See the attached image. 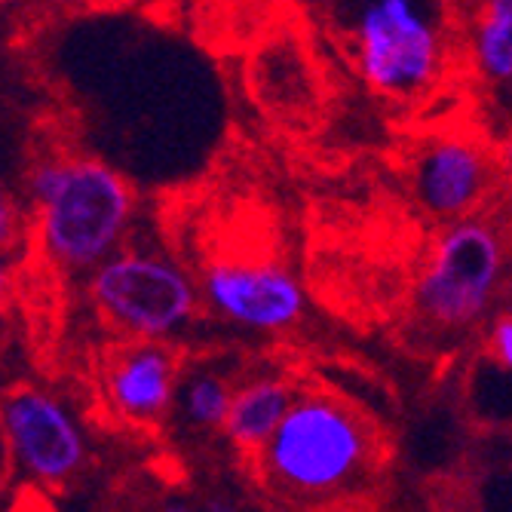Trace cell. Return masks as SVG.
<instances>
[{
    "instance_id": "1",
    "label": "cell",
    "mask_w": 512,
    "mask_h": 512,
    "mask_svg": "<svg viewBox=\"0 0 512 512\" xmlns=\"http://www.w3.org/2000/svg\"><path fill=\"white\" fill-rule=\"evenodd\" d=\"M37 240L62 270H99L117 255L132 221V191L120 172L92 157L43 160L28 175Z\"/></svg>"
},
{
    "instance_id": "2",
    "label": "cell",
    "mask_w": 512,
    "mask_h": 512,
    "mask_svg": "<svg viewBox=\"0 0 512 512\" xmlns=\"http://www.w3.org/2000/svg\"><path fill=\"white\" fill-rule=\"evenodd\" d=\"M368 460L359 417L332 396H295L286 421L261 451L267 479L295 497H325L350 485Z\"/></svg>"
},
{
    "instance_id": "3",
    "label": "cell",
    "mask_w": 512,
    "mask_h": 512,
    "mask_svg": "<svg viewBox=\"0 0 512 512\" xmlns=\"http://www.w3.org/2000/svg\"><path fill=\"white\" fill-rule=\"evenodd\" d=\"M353 50L365 83L381 96H417L442 68L436 19L414 0H371L353 16Z\"/></svg>"
},
{
    "instance_id": "4",
    "label": "cell",
    "mask_w": 512,
    "mask_h": 512,
    "mask_svg": "<svg viewBox=\"0 0 512 512\" xmlns=\"http://www.w3.org/2000/svg\"><path fill=\"white\" fill-rule=\"evenodd\" d=\"M89 295L126 335L148 344L191 322L197 289L175 261L151 252H117L89 276Z\"/></svg>"
},
{
    "instance_id": "5",
    "label": "cell",
    "mask_w": 512,
    "mask_h": 512,
    "mask_svg": "<svg viewBox=\"0 0 512 512\" xmlns=\"http://www.w3.org/2000/svg\"><path fill=\"white\" fill-rule=\"evenodd\" d=\"M503 273V249L497 234L482 221L451 224L433 249L414 301L442 329L473 325L491 304Z\"/></svg>"
},
{
    "instance_id": "6",
    "label": "cell",
    "mask_w": 512,
    "mask_h": 512,
    "mask_svg": "<svg viewBox=\"0 0 512 512\" xmlns=\"http://www.w3.org/2000/svg\"><path fill=\"white\" fill-rule=\"evenodd\" d=\"M0 427L16 473L37 485H68L86 463V436L71 408L31 384L0 393Z\"/></svg>"
},
{
    "instance_id": "7",
    "label": "cell",
    "mask_w": 512,
    "mask_h": 512,
    "mask_svg": "<svg viewBox=\"0 0 512 512\" xmlns=\"http://www.w3.org/2000/svg\"><path fill=\"white\" fill-rule=\"evenodd\" d=\"M203 295L218 316L255 332L289 329L307 307L304 286L273 264L212 261L203 273Z\"/></svg>"
},
{
    "instance_id": "8",
    "label": "cell",
    "mask_w": 512,
    "mask_h": 512,
    "mask_svg": "<svg viewBox=\"0 0 512 512\" xmlns=\"http://www.w3.org/2000/svg\"><path fill=\"white\" fill-rule=\"evenodd\" d=\"M488 163L485 154L467 138H445L436 142L417 163L414 191L424 209L436 218L467 215L485 194Z\"/></svg>"
},
{
    "instance_id": "9",
    "label": "cell",
    "mask_w": 512,
    "mask_h": 512,
    "mask_svg": "<svg viewBox=\"0 0 512 512\" xmlns=\"http://www.w3.org/2000/svg\"><path fill=\"white\" fill-rule=\"evenodd\" d=\"M105 393L126 421H157L175 396V356L148 341L123 350L108 368Z\"/></svg>"
},
{
    "instance_id": "10",
    "label": "cell",
    "mask_w": 512,
    "mask_h": 512,
    "mask_svg": "<svg viewBox=\"0 0 512 512\" xmlns=\"http://www.w3.org/2000/svg\"><path fill=\"white\" fill-rule=\"evenodd\" d=\"M295 402L292 387L283 378H261L240 393H234L230 414L224 433L237 448L264 451V445L273 439L279 424L286 421V414Z\"/></svg>"
},
{
    "instance_id": "11",
    "label": "cell",
    "mask_w": 512,
    "mask_h": 512,
    "mask_svg": "<svg viewBox=\"0 0 512 512\" xmlns=\"http://www.w3.org/2000/svg\"><path fill=\"white\" fill-rule=\"evenodd\" d=\"M476 68L491 83H512V0L482 7L473 34Z\"/></svg>"
},
{
    "instance_id": "12",
    "label": "cell",
    "mask_w": 512,
    "mask_h": 512,
    "mask_svg": "<svg viewBox=\"0 0 512 512\" xmlns=\"http://www.w3.org/2000/svg\"><path fill=\"white\" fill-rule=\"evenodd\" d=\"M230 402H234V393L227 390V384L218 375H194L181 387L184 417L203 430H215L227 424Z\"/></svg>"
},
{
    "instance_id": "13",
    "label": "cell",
    "mask_w": 512,
    "mask_h": 512,
    "mask_svg": "<svg viewBox=\"0 0 512 512\" xmlns=\"http://www.w3.org/2000/svg\"><path fill=\"white\" fill-rule=\"evenodd\" d=\"M25 240V215L13 191L0 181V255H13Z\"/></svg>"
},
{
    "instance_id": "14",
    "label": "cell",
    "mask_w": 512,
    "mask_h": 512,
    "mask_svg": "<svg viewBox=\"0 0 512 512\" xmlns=\"http://www.w3.org/2000/svg\"><path fill=\"white\" fill-rule=\"evenodd\" d=\"M491 347H494L497 362L512 371V313L497 319L494 332H491Z\"/></svg>"
},
{
    "instance_id": "15",
    "label": "cell",
    "mask_w": 512,
    "mask_h": 512,
    "mask_svg": "<svg viewBox=\"0 0 512 512\" xmlns=\"http://www.w3.org/2000/svg\"><path fill=\"white\" fill-rule=\"evenodd\" d=\"M16 467H13V457H10V448H7V436H4V427H0V497H4L10 479H13Z\"/></svg>"
},
{
    "instance_id": "16",
    "label": "cell",
    "mask_w": 512,
    "mask_h": 512,
    "mask_svg": "<svg viewBox=\"0 0 512 512\" xmlns=\"http://www.w3.org/2000/svg\"><path fill=\"white\" fill-rule=\"evenodd\" d=\"M10 286H13V279H10V258H7V255H0V304L7 301Z\"/></svg>"
},
{
    "instance_id": "17",
    "label": "cell",
    "mask_w": 512,
    "mask_h": 512,
    "mask_svg": "<svg viewBox=\"0 0 512 512\" xmlns=\"http://www.w3.org/2000/svg\"><path fill=\"white\" fill-rule=\"evenodd\" d=\"M203 509H206V512H230V503H227L224 497H209Z\"/></svg>"
},
{
    "instance_id": "18",
    "label": "cell",
    "mask_w": 512,
    "mask_h": 512,
    "mask_svg": "<svg viewBox=\"0 0 512 512\" xmlns=\"http://www.w3.org/2000/svg\"><path fill=\"white\" fill-rule=\"evenodd\" d=\"M503 169H506V175H512V132L503 142Z\"/></svg>"
},
{
    "instance_id": "19",
    "label": "cell",
    "mask_w": 512,
    "mask_h": 512,
    "mask_svg": "<svg viewBox=\"0 0 512 512\" xmlns=\"http://www.w3.org/2000/svg\"><path fill=\"white\" fill-rule=\"evenodd\" d=\"M163 512H197V509H191L188 503H178V500H172V503H166V506H163Z\"/></svg>"
}]
</instances>
